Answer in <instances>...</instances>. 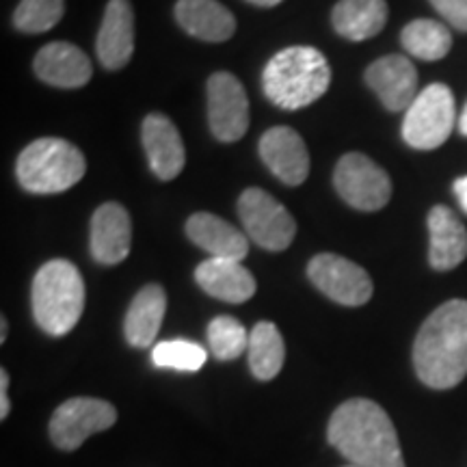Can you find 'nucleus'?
Listing matches in <instances>:
<instances>
[{"mask_svg": "<svg viewBox=\"0 0 467 467\" xmlns=\"http://www.w3.org/2000/svg\"><path fill=\"white\" fill-rule=\"evenodd\" d=\"M327 440L355 467H405L392 420L368 399H350L336 409Z\"/></svg>", "mask_w": 467, "mask_h": 467, "instance_id": "1", "label": "nucleus"}, {"mask_svg": "<svg viewBox=\"0 0 467 467\" xmlns=\"http://www.w3.org/2000/svg\"><path fill=\"white\" fill-rule=\"evenodd\" d=\"M418 379L433 389H451L467 375V301L443 303L420 327L413 344Z\"/></svg>", "mask_w": 467, "mask_h": 467, "instance_id": "2", "label": "nucleus"}, {"mask_svg": "<svg viewBox=\"0 0 467 467\" xmlns=\"http://www.w3.org/2000/svg\"><path fill=\"white\" fill-rule=\"evenodd\" d=\"M331 85V67L312 46H292L277 52L262 74L266 98L279 109L296 110L323 98Z\"/></svg>", "mask_w": 467, "mask_h": 467, "instance_id": "3", "label": "nucleus"}, {"mask_svg": "<svg viewBox=\"0 0 467 467\" xmlns=\"http://www.w3.org/2000/svg\"><path fill=\"white\" fill-rule=\"evenodd\" d=\"M33 317L48 336H66L85 309V282L72 262L50 260L39 268L31 290Z\"/></svg>", "mask_w": 467, "mask_h": 467, "instance_id": "4", "label": "nucleus"}, {"mask_svg": "<svg viewBox=\"0 0 467 467\" xmlns=\"http://www.w3.org/2000/svg\"><path fill=\"white\" fill-rule=\"evenodd\" d=\"M87 162L83 151L66 139H37L17 159V180L22 189L37 195H52L72 189L83 180Z\"/></svg>", "mask_w": 467, "mask_h": 467, "instance_id": "5", "label": "nucleus"}, {"mask_svg": "<svg viewBox=\"0 0 467 467\" xmlns=\"http://www.w3.org/2000/svg\"><path fill=\"white\" fill-rule=\"evenodd\" d=\"M457 109L454 96L446 85L433 83L418 93L411 107L405 110L402 139L416 150H435L451 137Z\"/></svg>", "mask_w": 467, "mask_h": 467, "instance_id": "6", "label": "nucleus"}, {"mask_svg": "<svg viewBox=\"0 0 467 467\" xmlns=\"http://www.w3.org/2000/svg\"><path fill=\"white\" fill-rule=\"evenodd\" d=\"M238 217L244 232L258 247L285 251L295 241L296 223L292 214L275 197L262 189H247L238 200Z\"/></svg>", "mask_w": 467, "mask_h": 467, "instance_id": "7", "label": "nucleus"}, {"mask_svg": "<svg viewBox=\"0 0 467 467\" xmlns=\"http://www.w3.org/2000/svg\"><path fill=\"white\" fill-rule=\"evenodd\" d=\"M117 422V409L102 399H69L50 418V440L61 451L72 452L87 437L102 433Z\"/></svg>", "mask_w": 467, "mask_h": 467, "instance_id": "8", "label": "nucleus"}, {"mask_svg": "<svg viewBox=\"0 0 467 467\" xmlns=\"http://www.w3.org/2000/svg\"><path fill=\"white\" fill-rule=\"evenodd\" d=\"M334 184L348 206L364 210V213L381 210L392 197L389 175L377 162L358 151L342 156L336 167Z\"/></svg>", "mask_w": 467, "mask_h": 467, "instance_id": "9", "label": "nucleus"}, {"mask_svg": "<svg viewBox=\"0 0 467 467\" xmlns=\"http://www.w3.org/2000/svg\"><path fill=\"white\" fill-rule=\"evenodd\" d=\"M307 277L325 296L347 307L364 306L375 290L364 268L336 254H318L309 260Z\"/></svg>", "mask_w": 467, "mask_h": 467, "instance_id": "10", "label": "nucleus"}, {"mask_svg": "<svg viewBox=\"0 0 467 467\" xmlns=\"http://www.w3.org/2000/svg\"><path fill=\"white\" fill-rule=\"evenodd\" d=\"M210 130L223 143L244 137L249 128V100L241 80L234 74L217 72L208 80Z\"/></svg>", "mask_w": 467, "mask_h": 467, "instance_id": "11", "label": "nucleus"}, {"mask_svg": "<svg viewBox=\"0 0 467 467\" xmlns=\"http://www.w3.org/2000/svg\"><path fill=\"white\" fill-rule=\"evenodd\" d=\"M366 83L377 93L383 107L400 113L418 98V72L407 57L388 55L366 69Z\"/></svg>", "mask_w": 467, "mask_h": 467, "instance_id": "12", "label": "nucleus"}, {"mask_svg": "<svg viewBox=\"0 0 467 467\" xmlns=\"http://www.w3.org/2000/svg\"><path fill=\"white\" fill-rule=\"evenodd\" d=\"M260 156L277 180L299 186L309 175V154L301 134L288 126H277L262 134Z\"/></svg>", "mask_w": 467, "mask_h": 467, "instance_id": "13", "label": "nucleus"}, {"mask_svg": "<svg viewBox=\"0 0 467 467\" xmlns=\"http://www.w3.org/2000/svg\"><path fill=\"white\" fill-rule=\"evenodd\" d=\"M132 247V221L121 203L107 202L91 217V255L104 266L119 265Z\"/></svg>", "mask_w": 467, "mask_h": 467, "instance_id": "14", "label": "nucleus"}, {"mask_svg": "<svg viewBox=\"0 0 467 467\" xmlns=\"http://www.w3.org/2000/svg\"><path fill=\"white\" fill-rule=\"evenodd\" d=\"M141 137L145 154H148L150 167L156 178L162 180V182L178 178L180 171L184 169L186 154L184 143L173 121L167 115L151 113L143 119Z\"/></svg>", "mask_w": 467, "mask_h": 467, "instance_id": "15", "label": "nucleus"}, {"mask_svg": "<svg viewBox=\"0 0 467 467\" xmlns=\"http://www.w3.org/2000/svg\"><path fill=\"white\" fill-rule=\"evenodd\" d=\"M98 58L107 69H121L134 52V11L130 0H109L100 33Z\"/></svg>", "mask_w": 467, "mask_h": 467, "instance_id": "16", "label": "nucleus"}, {"mask_svg": "<svg viewBox=\"0 0 467 467\" xmlns=\"http://www.w3.org/2000/svg\"><path fill=\"white\" fill-rule=\"evenodd\" d=\"M35 74L39 80L63 89L85 87L91 78V61L78 46L67 42H52L44 46L35 57Z\"/></svg>", "mask_w": 467, "mask_h": 467, "instance_id": "17", "label": "nucleus"}, {"mask_svg": "<svg viewBox=\"0 0 467 467\" xmlns=\"http://www.w3.org/2000/svg\"><path fill=\"white\" fill-rule=\"evenodd\" d=\"M175 20L192 37L221 44L236 33V17L219 0H178Z\"/></svg>", "mask_w": 467, "mask_h": 467, "instance_id": "18", "label": "nucleus"}, {"mask_svg": "<svg viewBox=\"0 0 467 467\" xmlns=\"http://www.w3.org/2000/svg\"><path fill=\"white\" fill-rule=\"evenodd\" d=\"M186 236L191 238L197 247L208 251L213 258L236 260L243 262L244 255L249 254L247 236L227 223L225 219L210 213H197L186 221Z\"/></svg>", "mask_w": 467, "mask_h": 467, "instance_id": "19", "label": "nucleus"}, {"mask_svg": "<svg viewBox=\"0 0 467 467\" xmlns=\"http://www.w3.org/2000/svg\"><path fill=\"white\" fill-rule=\"evenodd\" d=\"M195 279L203 292L225 303H244L255 295L254 275L236 260H203L195 268Z\"/></svg>", "mask_w": 467, "mask_h": 467, "instance_id": "20", "label": "nucleus"}, {"mask_svg": "<svg viewBox=\"0 0 467 467\" xmlns=\"http://www.w3.org/2000/svg\"><path fill=\"white\" fill-rule=\"evenodd\" d=\"M429 262L435 271H452L467 258V230L448 206L429 213Z\"/></svg>", "mask_w": 467, "mask_h": 467, "instance_id": "21", "label": "nucleus"}, {"mask_svg": "<svg viewBox=\"0 0 467 467\" xmlns=\"http://www.w3.org/2000/svg\"><path fill=\"white\" fill-rule=\"evenodd\" d=\"M167 312V295L159 284H148L137 292L126 312L124 334L128 344L148 348L159 336Z\"/></svg>", "mask_w": 467, "mask_h": 467, "instance_id": "22", "label": "nucleus"}, {"mask_svg": "<svg viewBox=\"0 0 467 467\" xmlns=\"http://www.w3.org/2000/svg\"><path fill=\"white\" fill-rule=\"evenodd\" d=\"M334 28L350 42H364L383 31L388 22L385 0H340L331 11Z\"/></svg>", "mask_w": 467, "mask_h": 467, "instance_id": "23", "label": "nucleus"}, {"mask_svg": "<svg viewBox=\"0 0 467 467\" xmlns=\"http://www.w3.org/2000/svg\"><path fill=\"white\" fill-rule=\"evenodd\" d=\"M249 368L255 379L271 381L282 372L285 359V344L279 329L273 323L262 320L249 334Z\"/></svg>", "mask_w": 467, "mask_h": 467, "instance_id": "24", "label": "nucleus"}, {"mask_svg": "<svg viewBox=\"0 0 467 467\" xmlns=\"http://www.w3.org/2000/svg\"><path fill=\"white\" fill-rule=\"evenodd\" d=\"M402 46L422 61H440L452 48V35L435 20H413L402 28Z\"/></svg>", "mask_w": 467, "mask_h": 467, "instance_id": "25", "label": "nucleus"}, {"mask_svg": "<svg viewBox=\"0 0 467 467\" xmlns=\"http://www.w3.org/2000/svg\"><path fill=\"white\" fill-rule=\"evenodd\" d=\"M208 344L214 358L230 361L241 358L249 348V334L241 320L234 317H217L208 325Z\"/></svg>", "mask_w": 467, "mask_h": 467, "instance_id": "26", "label": "nucleus"}, {"mask_svg": "<svg viewBox=\"0 0 467 467\" xmlns=\"http://www.w3.org/2000/svg\"><path fill=\"white\" fill-rule=\"evenodd\" d=\"M208 359L206 348L191 340L159 342L151 350V361L156 368H171L180 372H197Z\"/></svg>", "mask_w": 467, "mask_h": 467, "instance_id": "27", "label": "nucleus"}, {"mask_svg": "<svg viewBox=\"0 0 467 467\" xmlns=\"http://www.w3.org/2000/svg\"><path fill=\"white\" fill-rule=\"evenodd\" d=\"M63 14V0H20L14 14V25L22 33H46L61 22Z\"/></svg>", "mask_w": 467, "mask_h": 467, "instance_id": "28", "label": "nucleus"}, {"mask_svg": "<svg viewBox=\"0 0 467 467\" xmlns=\"http://www.w3.org/2000/svg\"><path fill=\"white\" fill-rule=\"evenodd\" d=\"M429 3L448 25L467 33V0H429Z\"/></svg>", "mask_w": 467, "mask_h": 467, "instance_id": "29", "label": "nucleus"}, {"mask_svg": "<svg viewBox=\"0 0 467 467\" xmlns=\"http://www.w3.org/2000/svg\"><path fill=\"white\" fill-rule=\"evenodd\" d=\"M7 388H9V375H7V370L3 368V370H0V420L7 418L9 411H11Z\"/></svg>", "mask_w": 467, "mask_h": 467, "instance_id": "30", "label": "nucleus"}, {"mask_svg": "<svg viewBox=\"0 0 467 467\" xmlns=\"http://www.w3.org/2000/svg\"><path fill=\"white\" fill-rule=\"evenodd\" d=\"M454 192H457L461 208L467 213V175H463V178H459L457 182H454Z\"/></svg>", "mask_w": 467, "mask_h": 467, "instance_id": "31", "label": "nucleus"}, {"mask_svg": "<svg viewBox=\"0 0 467 467\" xmlns=\"http://www.w3.org/2000/svg\"><path fill=\"white\" fill-rule=\"evenodd\" d=\"M255 7H275V5L282 3V0H249Z\"/></svg>", "mask_w": 467, "mask_h": 467, "instance_id": "32", "label": "nucleus"}, {"mask_svg": "<svg viewBox=\"0 0 467 467\" xmlns=\"http://www.w3.org/2000/svg\"><path fill=\"white\" fill-rule=\"evenodd\" d=\"M7 331H9V323H7V318H0V342H5L7 340Z\"/></svg>", "mask_w": 467, "mask_h": 467, "instance_id": "33", "label": "nucleus"}, {"mask_svg": "<svg viewBox=\"0 0 467 467\" xmlns=\"http://www.w3.org/2000/svg\"><path fill=\"white\" fill-rule=\"evenodd\" d=\"M459 130L467 137V104H465L463 113H461V117H459Z\"/></svg>", "mask_w": 467, "mask_h": 467, "instance_id": "34", "label": "nucleus"}, {"mask_svg": "<svg viewBox=\"0 0 467 467\" xmlns=\"http://www.w3.org/2000/svg\"><path fill=\"white\" fill-rule=\"evenodd\" d=\"M347 467H355V465H347Z\"/></svg>", "mask_w": 467, "mask_h": 467, "instance_id": "35", "label": "nucleus"}]
</instances>
